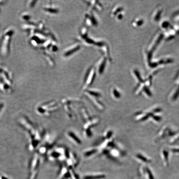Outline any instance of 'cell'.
<instances>
[{"label": "cell", "instance_id": "6da1fadb", "mask_svg": "<svg viewBox=\"0 0 179 179\" xmlns=\"http://www.w3.org/2000/svg\"><path fill=\"white\" fill-rule=\"evenodd\" d=\"M137 157H138L139 159H140V160H143V161H144V162H146V161H147V159L146 158H145L144 157L141 156L140 155H138V156H137Z\"/></svg>", "mask_w": 179, "mask_h": 179}, {"label": "cell", "instance_id": "7a4b0ae2", "mask_svg": "<svg viewBox=\"0 0 179 179\" xmlns=\"http://www.w3.org/2000/svg\"><path fill=\"white\" fill-rule=\"evenodd\" d=\"M147 172L148 175H149V177L150 178V179H154L153 175H152V174L151 173L150 170L148 169H147Z\"/></svg>", "mask_w": 179, "mask_h": 179}, {"label": "cell", "instance_id": "3957f363", "mask_svg": "<svg viewBox=\"0 0 179 179\" xmlns=\"http://www.w3.org/2000/svg\"><path fill=\"white\" fill-rule=\"evenodd\" d=\"M153 118L155 120H156L157 121H159L161 119L160 117H157V116H155L153 117Z\"/></svg>", "mask_w": 179, "mask_h": 179}, {"label": "cell", "instance_id": "277c9868", "mask_svg": "<svg viewBox=\"0 0 179 179\" xmlns=\"http://www.w3.org/2000/svg\"><path fill=\"white\" fill-rule=\"evenodd\" d=\"M164 154L165 157V159H168V152L167 151H164Z\"/></svg>", "mask_w": 179, "mask_h": 179}, {"label": "cell", "instance_id": "5b68a950", "mask_svg": "<svg viewBox=\"0 0 179 179\" xmlns=\"http://www.w3.org/2000/svg\"><path fill=\"white\" fill-rule=\"evenodd\" d=\"M174 151L177 152H179V149H175L174 150Z\"/></svg>", "mask_w": 179, "mask_h": 179}]
</instances>
